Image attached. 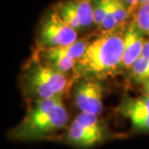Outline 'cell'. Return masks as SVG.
<instances>
[{"instance_id": "obj_1", "label": "cell", "mask_w": 149, "mask_h": 149, "mask_svg": "<svg viewBox=\"0 0 149 149\" xmlns=\"http://www.w3.org/2000/svg\"><path fill=\"white\" fill-rule=\"evenodd\" d=\"M127 25L101 31L99 35L90 39L74 69V79L103 80L123 70L124 33Z\"/></svg>"}, {"instance_id": "obj_2", "label": "cell", "mask_w": 149, "mask_h": 149, "mask_svg": "<svg viewBox=\"0 0 149 149\" xmlns=\"http://www.w3.org/2000/svg\"><path fill=\"white\" fill-rule=\"evenodd\" d=\"M69 114L63 98H52L32 103L24 117L9 131L8 138L17 141H49L67 128Z\"/></svg>"}, {"instance_id": "obj_3", "label": "cell", "mask_w": 149, "mask_h": 149, "mask_svg": "<svg viewBox=\"0 0 149 149\" xmlns=\"http://www.w3.org/2000/svg\"><path fill=\"white\" fill-rule=\"evenodd\" d=\"M22 87L30 103L52 98H64L73 87V79L33 59L22 76Z\"/></svg>"}, {"instance_id": "obj_4", "label": "cell", "mask_w": 149, "mask_h": 149, "mask_svg": "<svg viewBox=\"0 0 149 149\" xmlns=\"http://www.w3.org/2000/svg\"><path fill=\"white\" fill-rule=\"evenodd\" d=\"M119 138H122L121 134L111 132L99 115L80 112L63 132L49 141L84 149Z\"/></svg>"}, {"instance_id": "obj_5", "label": "cell", "mask_w": 149, "mask_h": 149, "mask_svg": "<svg viewBox=\"0 0 149 149\" xmlns=\"http://www.w3.org/2000/svg\"><path fill=\"white\" fill-rule=\"evenodd\" d=\"M77 40V31L64 22L55 7L44 17L38 29L37 45L40 49L69 46Z\"/></svg>"}, {"instance_id": "obj_6", "label": "cell", "mask_w": 149, "mask_h": 149, "mask_svg": "<svg viewBox=\"0 0 149 149\" xmlns=\"http://www.w3.org/2000/svg\"><path fill=\"white\" fill-rule=\"evenodd\" d=\"M89 41V38H82L69 46L47 49L38 47L34 58L57 72L67 74L71 71L74 72L77 62L84 53Z\"/></svg>"}, {"instance_id": "obj_7", "label": "cell", "mask_w": 149, "mask_h": 149, "mask_svg": "<svg viewBox=\"0 0 149 149\" xmlns=\"http://www.w3.org/2000/svg\"><path fill=\"white\" fill-rule=\"evenodd\" d=\"M105 85L102 80L77 79L74 88V99L80 112L100 115L103 111Z\"/></svg>"}, {"instance_id": "obj_8", "label": "cell", "mask_w": 149, "mask_h": 149, "mask_svg": "<svg viewBox=\"0 0 149 149\" xmlns=\"http://www.w3.org/2000/svg\"><path fill=\"white\" fill-rule=\"evenodd\" d=\"M116 112L129 119L134 133L149 134V97L141 94L138 97H123Z\"/></svg>"}, {"instance_id": "obj_9", "label": "cell", "mask_w": 149, "mask_h": 149, "mask_svg": "<svg viewBox=\"0 0 149 149\" xmlns=\"http://www.w3.org/2000/svg\"><path fill=\"white\" fill-rule=\"evenodd\" d=\"M93 0H65L57 4L59 15L65 22L77 31L95 24L93 16Z\"/></svg>"}, {"instance_id": "obj_10", "label": "cell", "mask_w": 149, "mask_h": 149, "mask_svg": "<svg viewBox=\"0 0 149 149\" xmlns=\"http://www.w3.org/2000/svg\"><path fill=\"white\" fill-rule=\"evenodd\" d=\"M146 40L147 37L138 27L134 19L131 20L126 26L124 33V53L122 62L123 70L129 71L139 58Z\"/></svg>"}, {"instance_id": "obj_11", "label": "cell", "mask_w": 149, "mask_h": 149, "mask_svg": "<svg viewBox=\"0 0 149 149\" xmlns=\"http://www.w3.org/2000/svg\"><path fill=\"white\" fill-rule=\"evenodd\" d=\"M130 79L136 83H141L149 80V39L145 42L143 50L139 58L136 60L132 68L128 71Z\"/></svg>"}, {"instance_id": "obj_12", "label": "cell", "mask_w": 149, "mask_h": 149, "mask_svg": "<svg viewBox=\"0 0 149 149\" xmlns=\"http://www.w3.org/2000/svg\"><path fill=\"white\" fill-rule=\"evenodd\" d=\"M138 27L149 39V2L141 5L133 17Z\"/></svg>"}, {"instance_id": "obj_13", "label": "cell", "mask_w": 149, "mask_h": 149, "mask_svg": "<svg viewBox=\"0 0 149 149\" xmlns=\"http://www.w3.org/2000/svg\"><path fill=\"white\" fill-rule=\"evenodd\" d=\"M109 4H111V0H93L92 1L94 22L95 25H97L99 28L107 16Z\"/></svg>"}, {"instance_id": "obj_14", "label": "cell", "mask_w": 149, "mask_h": 149, "mask_svg": "<svg viewBox=\"0 0 149 149\" xmlns=\"http://www.w3.org/2000/svg\"><path fill=\"white\" fill-rule=\"evenodd\" d=\"M122 1L129 7L131 12L134 14V16H135L136 12L138 11V9L141 7V5L139 0H122Z\"/></svg>"}, {"instance_id": "obj_15", "label": "cell", "mask_w": 149, "mask_h": 149, "mask_svg": "<svg viewBox=\"0 0 149 149\" xmlns=\"http://www.w3.org/2000/svg\"><path fill=\"white\" fill-rule=\"evenodd\" d=\"M141 86H142V94L147 95V96L149 97V80H146V81L142 82Z\"/></svg>"}, {"instance_id": "obj_16", "label": "cell", "mask_w": 149, "mask_h": 149, "mask_svg": "<svg viewBox=\"0 0 149 149\" xmlns=\"http://www.w3.org/2000/svg\"><path fill=\"white\" fill-rule=\"evenodd\" d=\"M139 2H141V4H144V3H146V2H149V0H139Z\"/></svg>"}]
</instances>
